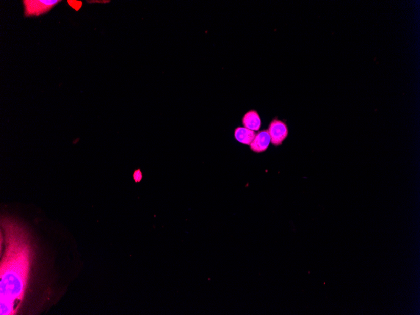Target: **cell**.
I'll return each instance as SVG.
<instances>
[{
  "label": "cell",
  "instance_id": "cell-1",
  "mask_svg": "<svg viewBox=\"0 0 420 315\" xmlns=\"http://www.w3.org/2000/svg\"><path fill=\"white\" fill-rule=\"evenodd\" d=\"M269 133L271 139V143L274 146L278 147L283 144L289 135V129L287 123L284 121L274 118L269 126Z\"/></svg>",
  "mask_w": 420,
  "mask_h": 315
},
{
  "label": "cell",
  "instance_id": "cell-6",
  "mask_svg": "<svg viewBox=\"0 0 420 315\" xmlns=\"http://www.w3.org/2000/svg\"><path fill=\"white\" fill-rule=\"evenodd\" d=\"M134 180L137 182H140L141 180H142V173H141L140 170H138L136 171H135V173L134 174Z\"/></svg>",
  "mask_w": 420,
  "mask_h": 315
},
{
  "label": "cell",
  "instance_id": "cell-2",
  "mask_svg": "<svg viewBox=\"0 0 420 315\" xmlns=\"http://www.w3.org/2000/svg\"><path fill=\"white\" fill-rule=\"evenodd\" d=\"M59 0H34V1H24L25 15L28 16H38L53 8L59 3Z\"/></svg>",
  "mask_w": 420,
  "mask_h": 315
},
{
  "label": "cell",
  "instance_id": "cell-5",
  "mask_svg": "<svg viewBox=\"0 0 420 315\" xmlns=\"http://www.w3.org/2000/svg\"><path fill=\"white\" fill-rule=\"evenodd\" d=\"M256 133L245 127H239L235 129L234 137L239 142L242 144L250 145L255 137Z\"/></svg>",
  "mask_w": 420,
  "mask_h": 315
},
{
  "label": "cell",
  "instance_id": "cell-4",
  "mask_svg": "<svg viewBox=\"0 0 420 315\" xmlns=\"http://www.w3.org/2000/svg\"><path fill=\"white\" fill-rule=\"evenodd\" d=\"M242 124L245 128L251 131H258L261 127V119L256 110H250L242 118Z\"/></svg>",
  "mask_w": 420,
  "mask_h": 315
},
{
  "label": "cell",
  "instance_id": "cell-3",
  "mask_svg": "<svg viewBox=\"0 0 420 315\" xmlns=\"http://www.w3.org/2000/svg\"><path fill=\"white\" fill-rule=\"evenodd\" d=\"M271 143V139L268 130H264L256 134L255 137L251 143L250 149L254 153H263L267 150Z\"/></svg>",
  "mask_w": 420,
  "mask_h": 315
}]
</instances>
